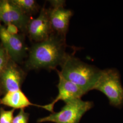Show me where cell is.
Instances as JSON below:
<instances>
[{"label": "cell", "mask_w": 123, "mask_h": 123, "mask_svg": "<svg viewBox=\"0 0 123 123\" xmlns=\"http://www.w3.org/2000/svg\"><path fill=\"white\" fill-rule=\"evenodd\" d=\"M66 48L65 37L53 33L47 39L36 43L29 49L25 63L26 69H54L60 66L68 54Z\"/></svg>", "instance_id": "obj_1"}, {"label": "cell", "mask_w": 123, "mask_h": 123, "mask_svg": "<svg viewBox=\"0 0 123 123\" xmlns=\"http://www.w3.org/2000/svg\"><path fill=\"white\" fill-rule=\"evenodd\" d=\"M60 66L61 70H56L57 73L86 92L94 90L102 73V70L98 68L69 54L67 55Z\"/></svg>", "instance_id": "obj_2"}, {"label": "cell", "mask_w": 123, "mask_h": 123, "mask_svg": "<svg viewBox=\"0 0 123 123\" xmlns=\"http://www.w3.org/2000/svg\"><path fill=\"white\" fill-rule=\"evenodd\" d=\"M93 106L92 102L77 98L65 103L61 110L38 119L39 123H79L84 114Z\"/></svg>", "instance_id": "obj_3"}, {"label": "cell", "mask_w": 123, "mask_h": 123, "mask_svg": "<svg viewBox=\"0 0 123 123\" xmlns=\"http://www.w3.org/2000/svg\"><path fill=\"white\" fill-rule=\"evenodd\" d=\"M94 89L105 94L111 105L119 107L123 104V87L119 71L115 68L102 70Z\"/></svg>", "instance_id": "obj_4"}, {"label": "cell", "mask_w": 123, "mask_h": 123, "mask_svg": "<svg viewBox=\"0 0 123 123\" xmlns=\"http://www.w3.org/2000/svg\"><path fill=\"white\" fill-rule=\"evenodd\" d=\"M0 39L10 58L17 63H22L27 56L28 50L24 34H11L0 24Z\"/></svg>", "instance_id": "obj_5"}, {"label": "cell", "mask_w": 123, "mask_h": 123, "mask_svg": "<svg viewBox=\"0 0 123 123\" xmlns=\"http://www.w3.org/2000/svg\"><path fill=\"white\" fill-rule=\"evenodd\" d=\"M24 71L11 59L0 74V88L6 93L21 89L25 78Z\"/></svg>", "instance_id": "obj_6"}, {"label": "cell", "mask_w": 123, "mask_h": 123, "mask_svg": "<svg viewBox=\"0 0 123 123\" xmlns=\"http://www.w3.org/2000/svg\"><path fill=\"white\" fill-rule=\"evenodd\" d=\"M49 16V11L43 7L37 18L31 19L26 33L30 39L36 43L47 39L53 33Z\"/></svg>", "instance_id": "obj_7"}, {"label": "cell", "mask_w": 123, "mask_h": 123, "mask_svg": "<svg viewBox=\"0 0 123 123\" xmlns=\"http://www.w3.org/2000/svg\"><path fill=\"white\" fill-rule=\"evenodd\" d=\"M59 77V83L57 85L58 93L57 96L51 103L44 105H41L40 108L53 113L55 104L60 100L66 103L77 98H81L87 92L83 89L70 81L67 80L57 73Z\"/></svg>", "instance_id": "obj_8"}, {"label": "cell", "mask_w": 123, "mask_h": 123, "mask_svg": "<svg viewBox=\"0 0 123 123\" xmlns=\"http://www.w3.org/2000/svg\"><path fill=\"white\" fill-rule=\"evenodd\" d=\"M49 20L53 31L65 37L73 12L64 7H53L48 10Z\"/></svg>", "instance_id": "obj_9"}, {"label": "cell", "mask_w": 123, "mask_h": 123, "mask_svg": "<svg viewBox=\"0 0 123 123\" xmlns=\"http://www.w3.org/2000/svg\"><path fill=\"white\" fill-rule=\"evenodd\" d=\"M0 104L15 110L24 109L30 106H35L40 108L41 107L40 105L31 102L21 89L6 93L3 97L0 99Z\"/></svg>", "instance_id": "obj_10"}, {"label": "cell", "mask_w": 123, "mask_h": 123, "mask_svg": "<svg viewBox=\"0 0 123 123\" xmlns=\"http://www.w3.org/2000/svg\"><path fill=\"white\" fill-rule=\"evenodd\" d=\"M9 2L11 24L17 26L23 33H26L27 27L31 18L12 3L11 0H9Z\"/></svg>", "instance_id": "obj_11"}, {"label": "cell", "mask_w": 123, "mask_h": 123, "mask_svg": "<svg viewBox=\"0 0 123 123\" xmlns=\"http://www.w3.org/2000/svg\"><path fill=\"white\" fill-rule=\"evenodd\" d=\"M11 1L29 16L36 12L38 9V5L34 0H12Z\"/></svg>", "instance_id": "obj_12"}, {"label": "cell", "mask_w": 123, "mask_h": 123, "mask_svg": "<svg viewBox=\"0 0 123 123\" xmlns=\"http://www.w3.org/2000/svg\"><path fill=\"white\" fill-rule=\"evenodd\" d=\"M10 7L9 0H0V21L2 22L7 26L11 24L10 20Z\"/></svg>", "instance_id": "obj_13"}, {"label": "cell", "mask_w": 123, "mask_h": 123, "mask_svg": "<svg viewBox=\"0 0 123 123\" xmlns=\"http://www.w3.org/2000/svg\"><path fill=\"white\" fill-rule=\"evenodd\" d=\"M11 58L1 43H0V74L8 64Z\"/></svg>", "instance_id": "obj_14"}, {"label": "cell", "mask_w": 123, "mask_h": 123, "mask_svg": "<svg viewBox=\"0 0 123 123\" xmlns=\"http://www.w3.org/2000/svg\"><path fill=\"white\" fill-rule=\"evenodd\" d=\"M15 109L11 110H5L0 109V123H12L14 118Z\"/></svg>", "instance_id": "obj_15"}, {"label": "cell", "mask_w": 123, "mask_h": 123, "mask_svg": "<svg viewBox=\"0 0 123 123\" xmlns=\"http://www.w3.org/2000/svg\"><path fill=\"white\" fill-rule=\"evenodd\" d=\"M28 114L24 109L20 110L18 114L14 117L12 123H28Z\"/></svg>", "instance_id": "obj_16"}, {"label": "cell", "mask_w": 123, "mask_h": 123, "mask_svg": "<svg viewBox=\"0 0 123 123\" xmlns=\"http://www.w3.org/2000/svg\"><path fill=\"white\" fill-rule=\"evenodd\" d=\"M6 30L8 32L11 34H18V27L12 24H9L7 25Z\"/></svg>", "instance_id": "obj_17"}, {"label": "cell", "mask_w": 123, "mask_h": 123, "mask_svg": "<svg viewBox=\"0 0 123 123\" xmlns=\"http://www.w3.org/2000/svg\"><path fill=\"white\" fill-rule=\"evenodd\" d=\"M50 3L51 4L53 7H64L65 1L61 0H50Z\"/></svg>", "instance_id": "obj_18"}, {"label": "cell", "mask_w": 123, "mask_h": 123, "mask_svg": "<svg viewBox=\"0 0 123 123\" xmlns=\"http://www.w3.org/2000/svg\"><path fill=\"white\" fill-rule=\"evenodd\" d=\"M0 22H1V21H0Z\"/></svg>", "instance_id": "obj_19"}, {"label": "cell", "mask_w": 123, "mask_h": 123, "mask_svg": "<svg viewBox=\"0 0 123 123\" xmlns=\"http://www.w3.org/2000/svg\"></svg>", "instance_id": "obj_20"}]
</instances>
